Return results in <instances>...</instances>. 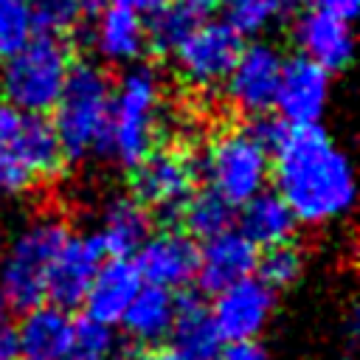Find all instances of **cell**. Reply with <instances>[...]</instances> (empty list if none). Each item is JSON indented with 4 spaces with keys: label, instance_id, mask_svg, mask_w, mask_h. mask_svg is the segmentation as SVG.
Wrapping results in <instances>:
<instances>
[{
    "label": "cell",
    "instance_id": "obj_28",
    "mask_svg": "<svg viewBox=\"0 0 360 360\" xmlns=\"http://www.w3.org/2000/svg\"><path fill=\"white\" fill-rule=\"evenodd\" d=\"M301 270H304L301 248L292 245L290 239L278 242V245H270V248H264L262 256H256V276L264 278L273 290L290 287L301 276Z\"/></svg>",
    "mask_w": 360,
    "mask_h": 360
},
{
    "label": "cell",
    "instance_id": "obj_22",
    "mask_svg": "<svg viewBox=\"0 0 360 360\" xmlns=\"http://www.w3.org/2000/svg\"><path fill=\"white\" fill-rule=\"evenodd\" d=\"M239 208V233H245L256 248H270L278 242L292 239L295 233V214L290 211V205L281 200L278 191H267L262 188L259 194H253L250 200H245Z\"/></svg>",
    "mask_w": 360,
    "mask_h": 360
},
{
    "label": "cell",
    "instance_id": "obj_6",
    "mask_svg": "<svg viewBox=\"0 0 360 360\" xmlns=\"http://www.w3.org/2000/svg\"><path fill=\"white\" fill-rule=\"evenodd\" d=\"M0 93L6 104L25 112H51L73 68L70 48L56 34L31 37L17 53L0 62Z\"/></svg>",
    "mask_w": 360,
    "mask_h": 360
},
{
    "label": "cell",
    "instance_id": "obj_29",
    "mask_svg": "<svg viewBox=\"0 0 360 360\" xmlns=\"http://www.w3.org/2000/svg\"><path fill=\"white\" fill-rule=\"evenodd\" d=\"M115 335L112 326L93 321V318H82L73 326V349H70V360H112L115 354Z\"/></svg>",
    "mask_w": 360,
    "mask_h": 360
},
{
    "label": "cell",
    "instance_id": "obj_34",
    "mask_svg": "<svg viewBox=\"0 0 360 360\" xmlns=\"http://www.w3.org/2000/svg\"><path fill=\"white\" fill-rule=\"evenodd\" d=\"M118 3H124V6H129V8H135V11H146V14H152V11H158V8H163L169 0H118Z\"/></svg>",
    "mask_w": 360,
    "mask_h": 360
},
{
    "label": "cell",
    "instance_id": "obj_26",
    "mask_svg": "<svg viewBox=\"0 0 360 360\" xmlns=\"http://www.w3.org/2000/svg\"><path fill=\"white\" fill-rule=\"evenodd\" d=\"M104 0H31L37 28L45 34H68L76 31L84 20H90Z\"/></svg>",
    "mask_w": 360,
    "mask_h": 360
},
{
    "label": "cell",
    "instance_id": "obj_9",
    "mask_svg": "<svg viewBox=\"0 0 360 360\" xmlns=\"http://www.w3.org/2000/svg\"><path fill=\"white\" fill-rule=\"evenodd\" d=\"M239 48L242 37L225 20H202L174 45L172 59L186 84L211 90L225 82Z\"/></svg>",
    "mask_w": 360,
    "mask_h": 360
},
{
    "label": "cell",
    "instance_id": "obj_5",
    "mask_svg": "<svg viewBox=\"0 0 360 360\" xmlns=\"http://www.w3.org/2000/svg\"><path fill=\"white\" fill-rule=\"evenodd\" d=\"M163 82L152 65L132 62L112 84L110 104V152L135 166L152 146L163 124Z\"/></svg>",
    "mask_w": 360,
    "mask_h": 360
},
{
    "label": "cell",
    "instance_id": "obj_12",
    "mask_svg": "<svg viewBox=\"0 0 360 360\" xmlns=\"http://www.w3.org/2000/svg\"><path fill=\"white\" fill-rule=\"evenodd\" d=\"M329 101V70L307 56L281 62L273 107L284 124H318Z\"/></svg>",
    "mask_w": 360,
    "mask_h": 360
},
{
    "label": "cell",
    "instance_id": "obj_32",
    "mask_svg": "<svg viewBox=\"0 0 360 360\" xmlns=\"http://www.w3.org/2000/svg\"><path fill=\"white\" fill-rule=\"evenodd\" d=\"M177 11H183L186 17H191L194 22H202L211 17V11L217 8L219 0H169Z\"/></svg>",
    "mask_w": 360,
    "mask_h": 360
},
{
    "label": "cell",
    "instance_id": "obj_13",
    "mask_svg": "<svg viewBox=\"0 0 360 360\" xmlns=\"http://www.w3.org/2000/svg\"><path fill=\"white\" fill-rule=\"evenodd\" d=\"M135 267L146 284L183 290L197 273V245L186 231H158L135 250Z\"/></svg>",
    "mask_w": 360,
    "mask_h": 360
},
{
    "label": "cell",
    "instance_id": "obj_1",
    "mask_svg": "<svg viewBox=\"0 0 360 360\" xmlns=\"http://www.w3.org/2000/svg\"><path fill=\"white\" fill-rule=\"evenodd\" d=\"M270 177L298 222L323 225L354 202V169L321 124H284L270 141Z\"/></svg>",
    "mask_w": 360,
    "mask_h": 360
},
{
    "label": "cell",
    "instance_id": "obj_30",
    "mask_svg": "<svg viewBox=\"0 0 360 360\" xmlns=\"http://www.w3.org/2000/svg\"><path fill=\"white\" fill-rule=\"evenodd\" d=\"M217 360H267V354L256 340H233L222 346Z\"/></svg>",
    "mask_w": 360,
    "mask_h": 360
},
{
    "label": "cell",
    "instance_id": "obj_27",
    "mask_svg": "<svg viewBox=\"0 0 360 360\" xmlns=\"http://www.w3.org/2000/svg\"><path fill=\"white\" fill-rule=\"evenodd\" d=\"M37 37L31 0H0V62Z\"/></svg>",
    "mask_w": 360,
    "mask_h": 360
},
{
    "label": "cell",
    "instance_id": "obj_7",
    "mask_svg": "<svg viewBox=\"0 0 360 360\" xmlns=\"http://www.w3.org/2000/svg\"><path fill=\"white\" fill-rule=\"evenodd\" d=\"M208 188L233 208L259 194L270 180V146L256 121L248 127L222 129L202 155Z\"/></svg>",
    "mask_w": 360,
    "mask_h": 360
},
{
    "label": "cell",
    "instance_id": "obj_16",
    "mask_svg": "<svg viewBox=\"0 0 360 360\" xmlns=\"http://www.w3.org/2000/svg\"><path fill=\"white\" fill-rule=\"evenodd\" d=\"M90 42L98 59L110 65H132L146 51V22L141 11L118 0L101 3L93 14Z\"/></svg>",
    "mask_w": 360,
    "mask_h": 360
},
{
    "label": "cell",
    "instance_id": "obj_10",
    "mask_svg": "<svg viewBox=\"0 0 360 360\" xmlns=\"http://www.w3.org/2000/svg\"><path fill=\"white\" fill-rule=\"evenodd\" d=\"M281 53L270 42H248L239 48L228 76H225V96L228 101L245 115H264L273 107L278 73H281Z\"/></svg>",
    "mask_w": 360,
    "mask_h": 360
},
{
    "label": "cell",
    "instance_id": "obj_24",
    "mask_svg": "<svg viewBox=\"0 0 360 360\" xmlns=\"http://www.w3.org/2000/svg\"><path fill=\"white\" fill-rule=\"evenodd\" d=\"M177 214L183 217V225L188 228V233L197 236V239L217 236V233H222L233 225V205L225 202L211 188H202V191L194 188L191 197L183 202V208Z\"/></svg>",
    "mask_w": 360,
    "mask_h": 360
},
{
    "label": "cell",
    "instance_id": "obj_2",
    "mask_svg": "<svg viewBox=\"0 0 360 360\" xmlns=\"http://www.w3.org/2000/svg\"><path fill=\"white\" fill-rule=\"evenodd\" d=\"M112 82L93 62H73L53 104V132L65 160H87L110 152Z\"/></svg>",
    "mask_w": 360,
    "mask_h": 360
},
{
    "label": "cell",
    "instance_id": "obj_3",
    "mask_svg": "<svg viewBox=\"0 0 360 360\" xmlns=\"http://www.w3.org/2000/svg\"><path fill=\"white\" fill-rule=\"evenodd\" d=\"M70 236L59 214H42L25 222L0 256V304L11 309H31L42 304L51 264Z\"/></svg>",
    "mask_w": 360,
    "mask_h": 360
},
{
    "label": "cell",
    "instance_id": "obj_14",
    "mask_svg": "<svg viewBox=\"0 0 360 360\" xmlns=\"http://www.w3.org/2000/svg\"><path fill=\"white\" fill-rule=\"evenodd\" d=\"M292 42L301 56L312 59L315 65L326 68L329 73L349 68L354 56V34L346 17L307 8L292 20Z\"/></svg>",
    "mask_w": 360,
    "mask_h": 360
},
{
    "label": "cell",
    "instance_id": "obj_31",
    "mask_svg": "<svg viewBox=\"0 0 360 360\" xmlns=\"http://www.w3.org/2000/svg\"><path fill=\"white\" fill-rule=\"evenodd\" d=\"M301 3H307V8L329 11V14H338V17H346V20H352L360 8V0H301Z\"/></svg>",
    "mask_w": 360,
    "mask_h": 360
},
{
    "label": "cell",
    "instance_id": "obj_8",
    "mask_svg": "<svg viewBox=\"0 0 360 360\" xmlns=\"http://www.w3.org/2000/svg\"><path fill=\"white\" fill-rule=\"evenodd\" d=\"M129 169L132 197L158 214H177L197 183V163L180 146H152Z\"/></svg>",
    "mask_w": 360,
    "mask_h": 360
},
{
    "label": "cell",
    "instance_id": "obj_36",
    "mask_svg": "<svg viewBox=\"0 0 360 360\" xmlns=\"http://www.w3.org/2000/svg\"><path fill=\"white\" fill-rule=\"evenodd\" d=\"M0 321H3V304H0Z\"/></svg>",
    "mask_w": 360,
    "mask_h": 360
},
{
    "label": "cell",
    "instance_id": "obj_25",
    "mask_svg": "<svg viewBox=\"0 0 360 360\" xmlns=\"http://www.w3.org/2000/svg\"><path fill=\"white\" fill-rule=\"evenodd\" d=\"M219 3L225 22L239 37H259L276 28L290 11V0H219Z\"/></svg>",
    "mask_w": 360,
    "mask_h": 360
},
{
    "label": "cell",
    "instance_id": "obj_33",
    "mask_svg": "<svg viewBox=\"0 0 360 360\" xmlns=\"http://www.w3.org/2000/svg\"><path fill=\"white\" fill-rule=\"evenodd\" d=\"M0 360H17V343H14V329L0 321Z\"/></svg>",
    "mask_w": 360,
    "mask_h": 360
},
{
    "label": "cell",
    "instance_id": "obj_18",
    "mask_svg": "<svg viewBox=\"0 0 360 360\" xmlns=\"http://www.w3.org/2000/svg\"><path fill=\"white\" fill-rule=\"evenodd\" d=\"M256 245L245 233L228 228L202 239V248H197L194 278L205 292H219L222 287L256 273Z\"/></svg>",
    "mask_w": 360,
    "mask_h": 360
},
{
    "label": "cell",
    "instance_id": "obj_11",
    "mask_svg": "<svg viewBox=\"0 0 360 360\" xmlns=\"http://www.w3.org/2000/svg\"><path fill=\"white\" fill-rule=\"evenodd\" d=\"M214 295L217 298L211 307V318L225 343L256 340L276 307V290L256 273L222 287Z\"/></svg>",
    "mask_w": 360,
    "mask_h": 360
},
{
    "label": "cell",
    "instance_id": "obj_4",
    "mask_svg": "<svg viewBox=\"0 0 360 360\" xmlns=\"http://www.w3.org/2000/svg\"><path fill=\"white\" fill-rule=\"evenodd\" d=\"M65 163L53 124L39 112L0 104V194L17 197L53 177Z\"/></svg>",
    "mask_w": 360,
    "mask_h": 360
},
{
    "label": "cell",
    "instance_id": "obj_23",
    "mask_svg": "<svg viewBox=\"0 0 360 360\" xmlns=\"http://www.w3.org/2000/svg\"><path fill=\"white\" fill-rule=\"evenodd\" d=\"M172 318H174V295H172V290L143 281L141 290L135 292V298L129 301V307L124 309L118 323H124L127 335L135 343L152 346V343H160L169 335Z\"/></svg>",
    "mask_w": 360,
    "mask_h": 360
},
{
    "label": "cell",
    "instance_id": "obj_20",
    "mask_svg": "<svg viewBox=\"0 0 360 360\" xmlns=\"http://www.w3.org/2000/svg\"><path fill=\"white\" fill-rule=\"evenodd\" d=\"M177 360H217L225 340L217 332L211 309L197 292H180L174 298V318L166 335Z\"/></svg>",
    "mask_w": 360,
    "mask_h": 360
},
{
    "label": "cell",
    "instance_id": "obj_17",
    "mask_svg": "<svg viewBox=\"0 0 360 360\" xmlns=\"http://www.w3.org/2000/svg\"><path fill=\"white\" fill-rule=\"evenodd\" d=\"M76 321L65 307L37 304L14 329L17 360H70Z\"/></svg>",
    "mask_w": 360,
    "mask_h": 360
},
{
    "label": "cell",
    "instance_id": "obj_15",
    "mask_svg": "<svg viewBox=\"0 0 360 360\" xmlns=\"http://www.w3.org/2000/svg\"><path fill=\"white\" fill-rule=\"evenodd\" d=\"M101 262H104V250H101L96 233L93 236L70 233L51 264L45 298H51V304L65 307V309L82 304Z\"/></svg>",
    "mask_w": 360,
    "mask_h": 360
},
{
    "label": "cell",
    "instance_id": "obj_35",
    "mask_svg": "<svg viewBox=\"0 0 360 360\" xmlns=\"http://www.w3.org/2000/svg\"><path fill=\"white\" fill-rule=\"evenodd\" d=\"M143 360H177L172 352H149Z\"/></svg>",
    "mask_w": 360,
    "mask_h": 360
},
{
    "label": "cell",
    "instance_id": "obj_21",
    "mask_svg": "<svg viewBox=\"0 0 360 360\" xmlns=\"http://www.w3.org/2000/svg\"><path fill=\"white\" fill-rule=\"evenodd\" d=\"M149 233H152V211L129 194V197H115L104 208L96 239L104 256H132L146 242Z\"/></svg>",
    "mask_w": 360,
    "mask_h": 360
},
{
    "label": "cell",
    "instance_id": "obj_19",
    "mask_svg": "<svg viewBox=\"0 0 360 360\" xmlns=\"http://www.w3.org/2000/svg\"><path fill=\"white\" fill-rule=\"evenodd\" d=\"M143 278L135 267V262L129 256H110L98 264L82 304H84V315L93 321H101L107 326L118 323L124 309L129 307V301L135 298V292L141 290Z\"/></svg>",
    "mask_w": 360,
    "mask_h": 360
}]
</instances>
